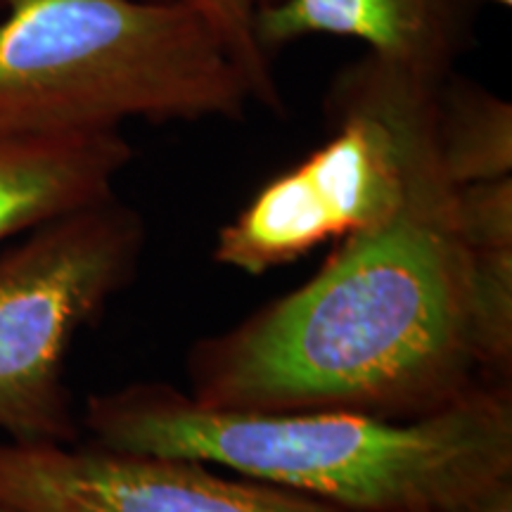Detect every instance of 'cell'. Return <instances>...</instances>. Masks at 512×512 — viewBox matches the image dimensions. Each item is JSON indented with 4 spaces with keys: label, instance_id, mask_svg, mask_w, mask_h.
Returning a JSON list of instances; mask_svg holds the SVG:
<instances>
[{
    "label": "cell",
    "instance_id": "cell-1",
    "mask_svg": "<svg viewBox=\"0 0 512 512\" xmlns=\"http://www.w3.org/2000/svg\"><path fill=\"white\" fill-rule=\"evenodd\" d=\"M188 375V394L211 408L394 420L494 384L477 325V256L439 150L392 216L342 238L309 283L202 339Z\"/></svg>",
    "mask_w": 512,
    "mask_h": 512
},
{
    "label": "cell",
    "instance_id": "cell-2",
    "mask_svg": "<svg viewBox=\"0 0 512 512\" xmlns=\"http://www.w3.org/2000/svg\"><path fill=\"white\" fill-rule=\"evenodd\" d=\"M93 444L188 458L347 512H441L512 475L510 384H482L420 418L211 408L169 384L95 394Z\"/></svg>",
    "mask_w": 512,
    "mask_h": 512
},
{
    "label": "cell",
    "instance_id": "cell-3",
    "mask_svg": "<svg viewBox=\"0 0 512 512\" xmlns=\"http://www.w3.org/2000/svg\"><path fill=\"white\" fill-rule=\"evenodd\" d=\"M0 136L245 117L223 41L181 0H0Z\"/></svg>",
    "mask_w": 512,
    "mask_h": 512
},
{
    "label": "cell",
    "instance_id": "cell-4",
    "mask_svg": "<svg viewBox=\"0 0 512 512\" xmlns=\"http://www.w3.org/2000/svg\"><path fill=\"white\" fill-rule=\"evenodd\" d=\"M437 86L373 55L344 67L328 93V143L256 192L223 226L214 259L261 275L392 216L437 152Z\"/></svg>",
    "mask_w": 512,
    "mask_h": 512
},
{
    "label": "cell",
    "instance_id": "cell-5",
    "mask_svg": "<svg viewBox=\"0 0 512 512\" xmlns=\"http://www.w3.org/2000/svg\"><path fill=\"white\" fill-rule=\"evenodd\" d=\"M143 216L107 197L29 230L0 256V432L79 441L67 380L74 337L136 278Z\"/></svg>",
    "mask_w": 512,
    "mask_h": 512
},
{
    "label": "cell",
    "instance_id": "cell-6",
    "mask_svg": "<svg viewBox=\"0 0 512 512\" xmlns=\"http://www.w3.org/2000/svg\"><path fill=\"white\" fill-rule=\"evenodd\" d=\"M0 512H347L188 458L0 441Z\"/></svg>",
    "mask_w": 512,
    "mask_h": 512
},
{
    "label": "cell",
    "instance_id": "cell-7",
    "mask_svg": "<svg viewBox=\"0 0 512 512\" xmlns=\"http://www.w3.org/2000/svg\"><path fill=\"white\" fill-rule=\"evenodd\" d=\"M479 0H275L256 17V41L273 53L309 36L354 38L368 55L441 83L470 48Z\"/></svg>",
    "mask_w": 512,
    "mask_h": 512
},
{
    "label": "cell",
    "instance_id": "cell-8",
    "mask_svg": "<svg viewBox=\"0 0 512 512\" xmlns=\"http://www.w3.org/2000/svg\"><path fill=\"white\" fill-rule=\"evenodd\" d=\"M131 159L121 131L0 136V242L112 197Z\"/></svg>",
    "mask_w": 512,
    "mask_h": 512
},
{
    "label": "cell",
    "instance_id": "cell-9",
    "mask_svg": "<svg viewBox=\"0 0 512 512\" xmlns=\"http://www.w3.org/2000/svg\"><path fill=\"white\" fill-rule=\"evenodd\" d=\"M434 136L453 185L512 174V107L477 83L448 74L434 93Z\"/></svg>",
    "mask_w": 512,
    "mask_h": 512
},
{
    "label": "cell",
    "instance_id": "cell-10",
    "mask_svg": "<svg viewBox=\"0 0 512 512\" xmlns=\"http://www.w3.org/2000/svg\"><path fill=\"white\" fill-rule=\"evenodd\" d=\"M181 3L195 10L230 50L252 86L254 102L280 110L283 98L275 81L273 60L261 50L254 31L259 12L275 0H181Z\"/></svg>",
    "mask_w": 512,
    "mask_h": 512
},
{
    "label": "cell",
    "instance_id": "cell-11",
    "mask_svg": "<svg viewBox=\"0 0 512 512\" xmlns=\"http://www.w3.org/2000/svg\"><path fill=\"white\" fill-rule=\"evenodd\" d=\"M456 216L472 249L512 247V176L456 185Z\"/></svg>",
    "mask_w": 512,
    "mask_h": 512
},
{
    "label": "cell",
    "instance_id": "cell-12",
    "mask_svg": "<svg viewBox=\"0 0 512 512\" xmlns=\"http://www.w3.org/2000/svg\"><path fill=\"white\" fill-rule=\"evenodd\" d=\"M441 512H512V475L486 484L484 489Z\"/></svg>",
    "mask_w": 512,
    "mask_h": 512
}]
</instances>
